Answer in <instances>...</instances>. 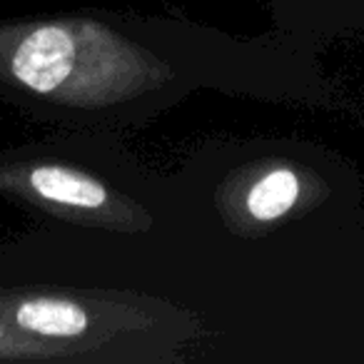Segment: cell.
<instances>
[{
    "mask_svg": "<svg viewBox=\"0 0 364 364\" xmlns=\"http://www.w3.org/2000/svg\"><path fill=\"white\" fill-rule=\"evenodd\" d=\"M145 23L102 13L0 21V97L43 122L77 130L142 125L198 87H223L193 50L203 31L162 46Z\"/></svg>",
    "mask_w": 364,
    "mask_h": 364,
    "instance_id": "1",
    "label": "cell"
},
{
    "mask_svg": "<svg viewBox=\"0 0 364 364\" xmlns=\"http://www.w3.org/2000/svg\"><path fill=\"white\" fill-rule=\"evenodd\" d=\"M282 46L309 48L364 33V0H264Z\"/></svg>",
    "mask_w": 364,
    "mask_h": 364,
    "instance_id": "5",
    "label": "cell"
},
{
    "mask_svg": "<svg viewBox=\"0 0 364 364\" xmlns=\"http://www.w3.org/2000/svg\"><path fill=\"white\" fill-rule=\"evenodd\" d=\"M0 319L82 364H177L205 337L193 309L132 289L0 287Z\"/></svg>",
    "mask_w": 364,
    "mask_h": 364,
    "instance_id": "2",
    "label": "cell"
},
{
    "mask_svg": "<svg viewBox=\"0 0 364 364\" xmlns=\"http://www.w3.org/2000/svg\"><path fill=\"white\" fill-rule=\"evenodd\" d=\"M0 195L53 220L120 235L152 230L142 203L75 162L23 150L0 152Z\"/></svg>",
    "mask_w": 364,
    "mask_h": 364,
    "instance_id": "3",
    "label": "cell"
},
{
    "mask_svg": "<svg viewBox=\"0 0 364 364\" xmlns=\"http://www.w3.org/2000/svg\"><path fill=\"white\" fill-rule=\"evenodd\" d=\"M327 198V182L309 167L289 160H259L230 172L215 203L225 228L240 237L257 240Z\"/></svg>",
    "mask_w": 364,
    "mask_h": 364,
    "instance_id": "4",
    "label": "cell"
}]
</instances>
